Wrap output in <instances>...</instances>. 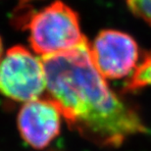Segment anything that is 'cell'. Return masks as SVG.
I'll use <instances>...</instances> for the list:
<instances>
[{"instance_id": "obj_1", "label": "cell", "mask_w": 151, "mask_h": 151, "mask_svg": "<svg viewBox=\"0 0 151 151\" xmlns=\"http://www.w3.org/2000/svg\"><path fill=\"white\" fill-rule=\"evenodd\" d=\"M41 62L47 99L81 135L98 145L118 147L147 132L135 110L115 94L96 69L87 40L41 57Z\"/></svg>"}, {"instance_id": "obj_2", "label": "cell", "mask_w": 151, "mask_h": 151, "mask_svg": "<svg viewBox=\"0 0 151 151\" xmlns=\"http://www.w3.org/2000/svg\"><path fill=\"white\" fill-rule=\"evenodd\" d=\"M26 20L31 46L41 57L73 49L87 40L81 31L78 15L61 1L26 15Z\"/></svg>"}, {"instance_id": "obj_3", "label": "cell", "mask_w": 151, "mask_h": 151, "mask_svg": "<svg viewBox=\"0 0 151 151\" xmlns=\"http://www.w3.org/2000/svg\"><path fill=\"white\" fill-rule=\"evenodd\" d=\"M45 90L41 58L29 49L17 45L0 59V94L26 103L40 98Z\"/></svg>"}, {"instance_id": "obj_4", "label": "cell", "mask_w": 151, "mask_h": 151, "mask_svg": "<svg viewBox=\"0 0 151 151\" xmlns=\"http://www.w3.org/2000/svg\"><path fill=\"white\" fill-rule=\"evenodd\" d=\"M90 54L96 69L106 80H119L134 71L139 49L129 35L116 29H104L90 45Z\"/></svg>"}, {"instance_id": "obj_5", "label": "cell", "mask_w": 151, "mask_h": 151, "mask_svg": "<svg viewBox=\"0 0 151 151\" xmlns=\"http://www.w3.org/2000/svg\"><path fill=\"white\" fill-rule=\"evenodd\" d=\"M61 113L49 99L26 102L18 115V128L24 140L35 149L46 147L60 132Z\"/></svg>"}, {"instance_id": "obj_6", "label": "cell", "mask_w": 151, "mask_h": 151, "mask_svg": "<svg viewBox=\"0 0 151 151\" xmlns=\"http://www.w3.org/2000/svg\"><path fill=\"white\" fill-rule=\"evenodd\" d=\"M151 86V51L144 53L142 61L135 67L125 86L126 91H137Z\"/></svg>"}, {"instance_id": "obj_7", "label": "cell", "mask_w": 151, "mask_h": 151, "mask_svg": "<svg viewBox=\"0 0 151 151\" xmlns=\"http://www.w3.org/2000/svg\"><path fill=\"white\" fill-rule=\"evenodd\" d=\"M129 9L135 16L151 26V0H127Z\"/></svg>"}, {"instance_id": "obj_8", "label": "cell", "mask_w": 151, "mask_h": 151, "mask_svg": "<svg viewBox=\"0 0 151 151\" xmlns=\"http://www.w3.org/2000/svg\"><path fill=\"white\" fill-rule=\"evenodd\" d=\"M2 52H3V46H2V41H1V38H0V59H1Z\"/></svg>"}, {"instance_id": "obj_9", "label": "cell", "mask_w": 151, "mask_h": 151, "mask_svg": "<svg viewBox=\"0 0 151 151\" xmlns=\"http://www.w3.org/2000/svg\"><path fill=\"white\" fill-rule=\"evenodd\" d=\"M20 2H29V1H32V0H19Z\"/></svg>"}]
</instances>
